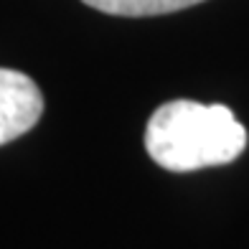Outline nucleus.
Listing matches in <instances>:
<instances>
[{
    "label": "nucleus",
    "mask_w": 249,
    "mask_h": 249,
    "mask_svg": "<svg viewBox=\"0 0 249 249\" xmlns=\"http://www.w3.org/2000/svg\"><path fill=\"white\" fill-rule=\"evenodd\" d=\"M43 115V94L36 82L16 69H0V145L26 135Z\"/></svg>",
    "instance_id": "obj_2"
},
{
    "label": "nucleus",
    "mask_w": 249,
    "mask_h": 249,
    "mask_svg": "<svg viewBox=\"0 0 249 249\" xmlns=\"http://www.w3.org/2000/svg\"><path fill=\"white\" fill-rule=\"evenodd\" d=\"M89 8H97L107 16L122 18H148V16H165L176 13L191 5H198L203 0H82Z\"/></svg>",
    "instance_id": "obj_3"
},
{
    "label": "nucleus",
    "mask_w": 249,
    "mask_h": 249,
    "mask_svg": "<svg viewBox=\"0 0 249 249\" xmlns=\"http://www.w3.org/2000/svg\"><path fill=\"white\" fill-rule=\"evenodd\" d=\"M247 148V130L224 105L173 99L160 105L145 127V150L173 173L226 165Z\"/></svg>",
    "instance_id": "obj_1"
}]
</instances>
